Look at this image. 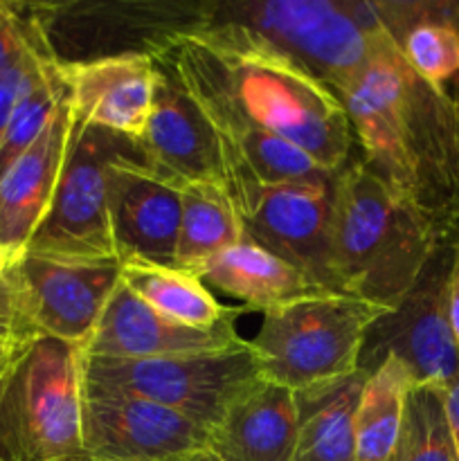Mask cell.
Listing matches in <instances>:
<instances>
[{"instance_id": "1", "label": "cell", "mask_w": 459, "mask_h": 461, "mask_svg": "<svg viewBox=\"0 0 459 461\" xmlns=\"http://www.w3.org/2000/svg\"><path fill=\"white\" fill-rule=\"evenodd\" d=\"M336 95L364 165L439 239H457L459 113L453 93L421 79L382 36L367 66Z\"/></svg>"}, {"instance_id": "2", "label": "cell", "mask_w": 459, "mask_h": 461, "mask_svg": "<svg viewBox=\"0 0 459 461\" xmlns=\"http://www.w3.org/2000/svg\"><path fill=\"white\" fill-rule=\"evenodd\" d=\"M148 57L174 72L216 133L279 135L328 171H340L354 158V131L340 97L277 54L180 34Z\"/></svg>"}, {"instance_id": "3", "label": "cell", "mask_w": 459, "mask_h": 461, "mask_svg": "<svg viewBox=\"0 0 459 461\" xmlns=\"http://www.w3.org/2000/svg\"><path fill=\"white\" fill-rule=\"evenodd\" d=\"M189 34L277 54L333 93L367 66L385 36L372 0H201Z\"/></svg>"}, {"instance_id": "4", "label": "cell", "mask_w": 459, "mask_h": 461, "mask_svg": "<svg viewBox=\"0 0 459 461\" xmlns=\"http://www.w3.org/2000/svg\"><path fill=\"white\" fill-rule=\"evenodd\" d=\"M444 241L400 201L358 153L338 171L333 192V266L346 295L392 309Z\"/></svg>"}, {"instance_id": "5", "label": "cell", "mask_w": 459, "mask_h": 461, "mask_svg": "<svg viewBox=\"0 0 459 461\" xmlns=\"http://www.w3.org/2000/svg\"><path fill=\"white\" fill-rule=\"evenodd\" d=\"M84 351L39 336L0 376V461H90L84 448Z\"/></svg>"}, {"instance_id": "6", "label": "cell", "mask_w": 459, "mask_h": 461, "mask_svg": "<svg viewBox=\"0 0 459 461\" xmlns=\"http://www.w3.org/2000/svg\"><path fill=\"white\" fill-rule=\"evenodd\" d=\"M387 311L346 293H320L264 313L248 342L266 381L302 392L358 372L364 336Z\"/></svg>"}, {"instance_id": "7", "label": "cell", "mask_w": 459, "mask_h": 461, "mask_svg": "<svg viewBox=\"0 0 459 461\" xmlns=\"http://www.w3.org/2000/svg\"><path fill=\"white\" fill-rule=\"evenodd\" d=\"M81 372L86 390L151 401L183 414L207 432L248 387L264 378L248 340L223 349L142 360L84 356Z\"/></svg>"}, {"instance_id": "8", "label": "cell", "mask_w": 459, "mask_h": 461, "mask_svg": "<svg viewBox=\"0 0 459 461\" xmlns=\"http://www.w3.org/2000/svg\"><path fill=\"white\" fill-rule=\"evenodd\" d=\"M138 151V140L72 117L52 203L25 250L75 259H117L108 228L106 171L112 160Z\"/></svg>"}, {"instance_id": "9", "label": "cell", "mask_w": 459, "mask_h": 461, "mask_svg": "<svg viewBox=\"0 0 459 461\" xmlns=\"http://www.w3.org/2000/svg\"><path fill=\"white\" fill-rule=\"evenodd\" d=\"M457 239L436 243L410 291L369 327L358 369L369 374L382 358H399L417 385L444 387L459 374V347L448 311V282Z\"/></svg>"}, {"instance_id": "10", "label": "cell", "mask_w": 459, "mask_h": 461, "mask_svg": "<svg viewBox=\"0 0 459 461\" xmlns=\"http://www.w3.org/2000/svg\"><path fill=\"white\" fill-rule=\"evenodd\" d=\"M7 273L40 336L70 342L81 351L122 282L117 259H75L27 250L14 257Z\"/></svg>"}, {"instance_id": "11", "label": "cell", "mask_w": 459, "mask_h": 461, "mask_svg": "<svg viewBox=\"0 0 459 461\" xmlns=\"http://www.w3.org/2000/svg\"><path fill=\"white\" fill-rule=\"evenodd\" d=\"M333 192L336 178L259 187L237 214L248 241L282 257L327 291L340 293L333 266Z\"/></svg>"}, {"instance_id": "12", "label": "cell", "mask_w": 459, "mask_h": 461, "mask_svg": "<svg viewBox=\"0 0 459 461\" xmlns=\"http://www.w3.org/2000/svg\"><path fill=\"white\" fill-rule=\"evenodd\" d=\"M84 448L93 461H171L207 448V430L183 414L138 396L86 390Z\"/></svg>"}, {"instance_id": "13", "label": "cell", "mask_w": 459, "mask_h": 461, "mask_svg": "<svg viewBox=\"0 0 459 461\" xmlns=\"http://www.w3.org/2000/svg\"><path fill=\"white\" fill-rule=\"evenodd\" d=\"M106 192L108 228L117 261L176 266L180 185L156 174L138 151L111 162Z\"/></svg>"}, {"instance_id": "14", "label": "cell", "mask_w": 459, "mask_h": 461, "mask_svg": "<svg viewBox=\"0 0 459 461\" xmlns=\"http://www.w3.org/2000/svg\"><path fill=\"white\" fill-rule=\"evenodd\" d=\"M156 68L151 113L138 138L144 160L156 174L180 187L207 183L225 189L223 151L214 126L174 72L160 61H156Z\"/></svg>"}, {"instance_id": "15", "label": "cell", "mask_w": 459, "mask_h": 461, "mask_svg": "<svg viewBox=\"0 0 459 461\" xmlns=\"http://www.w3.org/2000/svg\"><path fill=\"white\" fill-rule=\"evenodd\" d=\"M75 120L138 140L147 126L158 68L148 54L129 52L58 63Z\"/></svg>"}, {"instance_id": "16", "label": "cell", "mask_w": 459, "mask_h": 461, "mask_svg": "<svg viewBox=\"0 0 459 461\" xmlns=\"http://www.w3.org/2000/svg\"><path fill=\"white\" fill-rule=\"evenodd\" d=\"M241 340L243 338L237 333L234 322H225L212 331L187 327L158 313L120 282L93 336L86 342L84 356L142 360L223 349Z\"/></svg>"}, {"instance_id": "17", "label": "cell", "mask_w": 459, "mask_h": 461, "mask_svg": "<svg viewBox=\"0 0 459 461\" xmlns=\"http://www.w3.org/2000/svg\"><path fill=\"white\" fill-rule=\"evenodd\" d=\"M70 131L66 97L39 140L0 178V248L12 257L25 250L52 203Z\"/></svg>"}, {"instance_id": "18", "label": "cell", "mask_w": 459, "mask_h": 461, "mask_svg": "<svg viewBox=\"0 0 459 461\" xmlns=\"http://www.w3.org/2000/svg\"><path fill=\"white\" fill-rule=\"evenodd\" d=\"M297 439L295 392L259 378L207 432V448L223 461H295Z\"/></svg>"}, {"instance_id": "19", "label": "cell", "mask_w": 459, "mask_h": 461, "mask_svg": "<svg viewBox=\"0 0 459 461\" xmlns=\"http://www.w3.org/2000/svg\"><path fill=\"white\" fill-rule=\"evenodd\" d=\"M372 9L405 63L448 90L459 77V0H372Z\"/></svg>"}, {"instance_id": "20", "label": "cell", "mask_w": 459, "mask_h": 461, "mask_svg": "<svg viewBox=\"0 0 459 461\" xmlns=\"http://www.w3.org/2000/svg\"><path fill=\"white\" fill-rule=\"evenodd\" d=\"M198 279L205 286L219 288L234 300L243 302L248 311L261 313L320 293H333L315 284L309 275L284 261L282 257L248 241L246 237L216 257L198 275Z\"/></svg>"}, {"instance_id": "21", "label": "cell", "mask_w": 459, "mask_h": 461, "mask_svg": "<svg viewBox=\"0 0 459 461\" xmlns=\"http://www.w3.org/2000/svg\"><path fill=\"white\" fill-rule=\"evenodd\" d=\"M364 372L295 392L300 439L295 461H356V410Z\"/></svg>"}, {"instance_id": "22", "label": "cell", "mask_w": 459, "mask_h": 461, "mask_svg": "<svg viewBox=\"0 0 459 461\" xmlns=\"http://www.w3.org/2000/svg\"><path fill=\"white\" fill-rule=\"evenodd\" d=\"M122 284L158 313L202 331H212L225 322H237L238 315L246 311L223 306L196 275L184 273L176 266L138 261L122 264Z\"/></svg>"}, {"instance_id": "23", "label": "cell", "mask_w": 459, "mask_h": 461, "mask_svg": "<svg viewBox=\"0 0 459 461\" xmlns=\"http://www.w3.org/2000/svg\"><path fill=\"white\" fill-rule=\"evenodd\" d=\"M243 239V225L220 185L180 187V230L176 268L201 275L216 257Z\"/></svg>"}, {"instance_id": "24", "label": "cell", "mask_w": 459, "mask_h": 461, "mask_svg": "<svg viewBox=\"0 0 459 461\" xmlns=\"http://www.w3.org/2000/svg\"><path fill=\"white\" fill-rule=\"evenodd\" d=\"M417 385L410 369L394 356L364 378L356 410V461H392L399 444L408 396Z\"/></svg>"}, {"instance_id": "25", "label": "cell", "mask_w": 459, "mask_h": 461, "mask_svg": "<svg viewBox=\"0 0 459 461\" xmlns=\"http://www.w3.org/2000/svg\"><path fill=\"white\" fill-rule=\"evenodd\" d=\"M392 461H459V450L436 385H414Z\"/></svg>"}, {"instance_id": "26", "label": "cell", "mask_w": 459, "mask_h": 461, "mask_svg": "<svg viewBox=\"0 0 459 461\" xmlns=\"http://www.w3.org/2000/svg\"><path fill=\"white\" fill-rule=\"evenodd\" d=\"M66 97L68 90L61 68L54 63L48 75L22 97L14 115L9 117L7 129L0 138V178L39 140Z\"/></svg>"}, {"instance_id": "27", "label": "cell", "mask_w": 459, "mask_h": 461, "mask_svg": "<svg viewBox=\"0 0 459 461\" xmlns=\"http://www.w3.org/2000/svg\"><path fill=\"white\" fill-rule=\"evenodd\" d=\"M54 63L57 61L40 39V43L34 45L25 57L0 70V138H3L9 117L14 115L22 97L48 75Z\"/></svg>"}, {"instance_id": "28", "label": "cell", "mask_w": 459, "mask_h": 461, "mask_svg": "<svg viewBox=\"0 0 459 461\" xmlns=\"http://www.w3.org/2000/svg\"><path fill=\"white\" fill-rule=\"evenodd\" d=\"M39 336V329L22 306L16 284L9 273H4L0 277V358H16Z\"/></svg>"}, {"instance_id": "29", "label": "cell", "mask_w": 459, "mask_h": 461, "mask_svg": "<svg viewBox=\"0 0 459 461\" xmlns=\"http://www.w3.org/2000/svg\"><path fill=\"white\" fill-rule=\"evenodd\" d=\"M40 43L39 27L27 3H0V70Z\"/></svg>"}, {"instance_id": "30", "label": "cell", "mask_w": 459, "mask_h": 461, "mask_svg": "<svg viewBox=\"0 0 459 461\" xmlns=\"http://www.w3.org/2000/svg\"><path fill=\"white\" fill-rule=\"evenodd\" d=\"M441 390V399H444L446 417H448L450 430H453L454 444H457L459 450V374L450 383H446Z\"/></svg>"}, {"instance_id": "31", "label": "cell", "mask_w": 459, "mask_h": 461, "mask_svg": "<svg viewBox=\"0 0 459 461\" xmlns=\"http://www.w3.org/2000/svg\"><path fill=\"white\" fill-rule=\"evenodd\" d=\"M448 311H450V324H453L454 340H457V347H459V243H457V252H454L453 270H450Z\"/></svg>"}, {"instance_id": "32", "label": "cell", "mask_w": 459, "mask_h": 461, "mask_svg": "<svg viewBox=\"0 0 459 461\" xmlns=\"http://www.w3.org/2000/svg\"><path fill=\"white\" fill-rule=\"evenodd\" d=\"M171 461H223V459L216 457L210 448H201V450H192V453H187V455H180V457H176Z\"/></svg>"}, {"instance_id": "33", "label": "cell", "mask_w": 459, "mask_h": 461, "mask_svg": "<svg viewBox=\"0 0 459 461\" xmlns=\"http://www.w3.org/2000/svg\"><path fill=\"white\" fill-rule=\"evenodd\" d=\"M12 261H14V257L9 255L7 250H3V248H0V277H3V275L7 273V268H9V266H12Z\"/></svg>"}, {"instance_id": "34", "label": "cell", "mask_w": 459, "mask_h": 461, "mask_svg": "<svg viewBox=\"0 0 459 461\" xmlns=\"http://www.w3.org/2000/svg\"><path fill=\"white\" fill-rule=\"evenodd\" d=\"M12 360H14V358H0V376H3L4 369L9 367V363H12Z\"/></svg>"}, {"instance_id": "35", "label": "cell", "mask_w": 459, "mask_h": 461, "mask_svg": "<svg viewBox=\"0 0 459 461\" xmlns=\"http://www.w3.org/2000/svg\"><path fill=\"white\" fill-rule=\"evenodd\" d=\"M453 97H454V104H457V113H459V90L457 93H453Z\"/></svg>"}, {"instance_id": "36", "label": "cell", "mask_w": 459, "mask_h": 461, "mask_svg": "<svg viewBox=\"0 0 459 461\" xmlns=\"http://www.w3.org/2000/svg\"><path fill=\"white\" fill-rule=\"evenodd\" d=\"M90 461H93V459H90Z\"/></svg>"}]
</instances>
